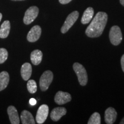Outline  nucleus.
<instances>
[{
    "instance_id": "nucleus-3",
    "label": "nucleus",
    "mask_w": 124,
    "mask_h": 124,
    "mask_svg": "<svg viewBox=\"0 0 124 124\" xmlns=\"http://www.w3.org/2000/svg\"><path fill=\"white\" fill-rule=\"evenodd\" d=\"M109 39L111 44L114 46H118L122 40V35L120 28L114 25L111 28L109 32Z\"/></svg>"
},
{
    "instance_id": "nucleus-21",
    "label": "nucleus",
    "mask_w": 124,
    "mask_h": 124,
    "mask_svg": "<svg viewBox=\"0 0 124 124\" xmlns=\"http://www.w3.org/2000/svg\"><path fill=\"white\" fill-rule=\"evenodd\" d=\"M8 57V52L6 49L1 48H0V64L4 63L7 60Z\"/></svg>"
},
{
    "instance_id": "nucleus-13",
    "label": "nucleus",
    "mask_w": 124,
    "mask_h": 124,
    "mask_svg": "<svg viewBox=\"0 0 124 124\" xmlns=\"http://www.w3.org/2000/svg\"><path fill=\"white\" fill-rule=\"evenodd\" d=\"M32 69L30 63H25L23 64L21 69V75L24 80H28L32 75Z\"/></svg>"
},
{
    "instance_id": "nucleus-19",
    "label": "nucleus",
    "mask_w": 124,
    "mask_h": 124,
    "mask_svg": "<svg viewBox=\"0 0 124 124\" xmlns=\"http://www.w3.org/2000/svg\"><path fill=\"white\" fill-rule=\"evenodd\" d=\"M101 123L100 114L97 112L93 113L87 122L88 124H100Z\"/></svg>"
},
{
    "instance_id": "nucleus-7",
    "label": "nucleus",
    "mask_w": 124,
    "mask_h": 124,
    "mask_svg": "<svg viewBox=\"0 0 124 124\" xmlns=\"http://www.w3.org/2000/svg\"><path fill=\"white\" fill-rule=\"evenodd\" d=\"M49 113V108L46 105H42L38 108L36 116L37 123L41 124L46 121Z\"/></svg>"
},
{
    "instance_id": "nucleus-23",
    "label": "nucleus",
    "mask_w": 124,
    "mask_h": 124,
    "mask_svg": "<svg viewBox=\"0 0 124 124\" xmlns=\"http://www.w3.org/2000/svg\"><path fill=\"white\" fill-rule=\"evenodd\" d=\"M72 0H59V2L61 4H69V2H70Z\"/></svg>"
},
{
    "instance_id": "nucleus-28",
    "label": "nucleus",
    "mask_w": 124,
    "mask_h": 124,
    "mask_svg": "<svg viewBox=\"0 0 124 124\" xmlns=\"http://www.w3.org/2000/svg\"><path fill=\"white\" fill-rule=\"evenodd\" d=\"M13 1H24V0H12Z\"/></svg>"
},
{
    "instance_id": "nucleus-22",
    "label": "nucleus",
    "mask_w": 124,
    "mask_h": 124,
    "mask_svg": "<svg viewBox=\"0 0 124 124\" xmlns=\"http://www.w3.org/2000/svg\"><path fill=\"white\" fill-rule=\"evenodd\" d=\"M36 100L35 98H31L30 99V100H29V103H30V105H32V106L35 105L36 104Z\"/></svg>"
},
{
    "instance_id": "nucleus-27",
    "label": "nucleus",
    "mask_w": 124,
    "mask_h": 124,
    "mask_svg": "<svg viewBox=\"0 0 124 124\" xmlns=\"http://www.w3.org/2000/svg\"><path fill=\"white\" fill-rule=\"evenodd\" d=\"M2 15L0 13V22H1V20H2Z\"/></svg>"
},
{
    "instance_id": "nucleus-1",
    "label": "nucleus",
    "mask_w": 124,
    "mask_h": 124,
    "mask_svg": "<svg viewBox=\"0 0 124 124\" xmlns=\"http://www.w3.org/2000/svg\"><path fill=\"white\" fill-rule=\"evenodd\" d=\"M108 15L105 12H98L87 28L85 32L86 35L91 38L100 36L106 27Z\"/></svg>"
},
{
    "instance_id": "nucleus-6",
    "label": "nucleus",
    "mask_w": 124,
    "mask_h": 124,
    "mask_svg": "<svg viewBox=\"0 0 124 124\" xmlns=\"http://www.w3.org/2000/svg\"><path fill=\"white\" fill-rule=\"evenodd\" d=\"M39 12V8L36 6H32L26 10L24 17V23L25 24L29 25L32 23L38 17Z\"/></svg>"
},
{
    "instance_id": "nucleus-11",
    "label": "nucleus",
    "mask_w": 124,
    "mask_h": 124,
    "mask_svg": "<svg viewBox=\"0 0 124 124\" xmlns=\"http://www.w3.org/2000/svg\"><path fill=\"white\" fill-rule=\"evenodd\" d=\"M67 110L66 108L63 107H58L54 108L51 111L50 117L51 120L54 121H58L63 116L66 115Z\"/></svg>"
},
{
    "instance_id": "nucleus-25",
    "label": "nucleus",
    "mask_w": 124,
    "mask_h": 124,
    "mask_svg": "<svg viewBox=\"0 0 124 124\" xmlns=\"http://www.w3.org/2000/svg\"><path fill=\"white\" fill-rule=\"evenodd\" d=\"M120 1L121 4L122 6H124V0H120Z\"/></svg>"
},
{
    "instance_id": "nucleus-16",
    "label": "nucleus",
    "mask_w": 124,
    "mask_h": 124,
    "mask_svg": "<svg viewBox=\"0 0 124 124\" xmlns=\"http://www.w3.org/2000/svg\"><path fill=\"white\" fill-rule=\"evenodd\" d=\"M94 16V9L92 8H87L83 13L81 18V23L83 24H89L92 20Z\"/></svg>"
},
{
    "instance_id": "nucleus-20",
    "label": "nucleus",
    "mask_w": 124,
    "mask_h": 124,
    "mask_svg": "<svg viewBox=\"0 0 124 124\" xmlns=\"http://www.w3.org/2000/svg\"><path fill=\"white\" fill-rule=\"evenodd\" d=\"M27 89L31 94H34L37 91V84L34 80H29L27 83Z\"/></svg>"
},
{
    "instance_id": "nucleus-4",
    "label": "nucleus",
    "mask_w": 124,
    "mask_h": 124,
    "mask_svg": "<svg viewBox=\"0 0 124 124\" xmlns=\"http://www.w3.org/2000/svg\"><path fill=\"white\" fill-rule=\"evenodd\" d=\"M53 78L54 75L52 71L47 70L44 72L40 79L39 85L40 89L43 91H46L52 83Z\"/></svg>"
},
{
    "instance_id": "nucleus-10",
    "label": "nucleus",
    "mask_w": 124,
    "mask_h": 124,
    "mask_svg": "<svg viewBox=\"0 0 124 124\" xmlns=\"http://www.w3.org/2000/svg\"><path fill=\"white\" fill-rule=\"evenodd\" d=\"M117 113L113 108H107L105 113V121L108 124H113L116 121L117 118Z\"/></svg>"
},
{
    "instance_id": "nucleus-15",
    "label": "nucleus",
    "mask_w": 124,
    "mask_h": 124,
    "mask_svg": "<svg viewBox=\"0 0 124 124\" xmlns=\"http://www.w3.org/2000/svg\"><path fill=\"white\" fill-rule=\"evenodd\" d=\"M43 58V53L40 50L36 49L32 51L31 54V60L32 64L37 66L41 62Z\"/></svg>"
},
{
    "instance_id": "nucleus-9",
    "label": "nucleus",
    "mask_w": 124,
    "mask_h": 124,
    "mask_svg": "<svg viewBox=\"0 0 124 124\" xmlns=\"http://www.w3.org/2000/svg\"><path fill=\"white\" fill-rule=\"evenodd\" d=\"M71 96L69 93L59 91L55 96V102L58 105H63L70 102Z\"/></svg>"
},
{
    "instance_id": "nucleus-24",
    "label": "nucleus",
    "mask_w": 124,
    "mask_h": 124,
    "mask_svg": "<svg viewBox=\"0 0 124 124\" xmlns=\"http://www.w3.org/2000/svg\"><path fill=\"white\" fill-rule=\"evenodd\" d=\"M121 64L122 71L124 72V54L122 56L121 59Z\"/></svg>"
},
{
    "instance_id": "nucleus-14",
    "label": "nucleus",
    "mask_w": 124,
    "mask_h": 124,
    "mask_svg": "<svg viewBox=\"0 0 124 124\" xmlns=\"http://www.w3.org/2000/svg\"><path fill=\"white\" fill-rule=\"evenodd\" d=\"M21 120L23 124H35V121L32 114L27 110H23L21 113Z\"/></svg>"
},
{
    "instance_id": "nucleus-8",
    "label": "nucleus",
    "mask_w": 124,
    "mask_h": 124,
    "mask_svg": "<svg viewBox=\"0 0 124 124\" xmlns=\"http://www.w3.org/2000/svg\"><path fill=\"white\" fill-rule=\"evenodd\" d=\"M41 34V28L39 25H35L31 28L27 35L28 41L33 43L39 39Z\"/></svg>"
},
{
    "instance_id": "nucleus-12",
    "label": "nucleus",
    "mask_w": 124,
    "mask_h": 124,
    "mask_svg": "<svg viewBox=\"0 0 124 124\" xmlns=\"http://www.w3.org/2000/svg\"><path fill=\"white\" fill-rule=\"evenodd\" d=\"M8 114L9 120L12 124H19L20 118L18 117L17 110L15 106H10L8 108Z\"/></svg>"
},
{
    "instance_id": "nucleus-26",
    "label": "nucleus",
    "mask_w": 124,
    "mask_h": 124,
    "mask_svg": "<svg viewBox=\"0 0 124 124\" xmlns=\"http://www.w3.org/2000/svg\"><path fill=\"white\" fill-rule=\"evenodd\" d=\"M120 124H124V117L122 119V120L121 121V122H120Z\"/></svg>"
},
{
    "instance_id": "nucleus-5",
    "label": "nucleus",
    "mask_w": 124,
    "mask_h": 124,
    "mask_svg": "<svg viewBox=\"0 0 124 124\" xmlns=\"http://www.w3.org/2000/svg\"><path fill=\"white\" fill-rule=\"evenodd\" d=\"M79 17V12L78 11L72 12L67 17L66 21L61 28V32L62 33H66L75 24L76 21L78 20Z\"/></svg>"
},
{
    "instance_id": "nucleus-18",
    "label": "nucleus",
    "mask_w": 124,
    "mask_h": 124,
    "mask_svg": "<svg viewBox=\"0 0 124 124\" xmlns=\"http://www.w3.org/2000/svg\"><path fill=\"white\" fill-rule=\"evenodd\" d=\"M9 75L7 71H2L0 73V91L4 90L8 85Z\"/></svg>"
},
{
    "instance_id": "nucleus-17",
    "label": "nucleus",
    "mask_w": 124,
    "mask_h": 124,
    "mask_svg": "<svg viewBox=\"0 0 124 124\" xmlns=\"http://www.w3.org/2000/svg\"><path fill=\"white\" fill-rule=\"evenodd\" d=\"M10 23L8 20H6L2 23L0 28V38H7L10 32Z\"/></svg>"
},
{
    "instance_id": "nucleus-2",
    "label": "nucleus",
    "mask_w": 124,
    "mask_h": 124,
    "mask_svg": "<svg viewBox=\"0 0 124 124\" xmlns=\"http://www.w3.org/2000/svg\"><path fill=\"white\" fill-rule=\"evenodd\" d=\"M73 69L77 74L78 81L81 86H86L87 83L88 77L86 70L83 65L79 63H75L73 65Z\"/></svg>"
}]
</instances>
